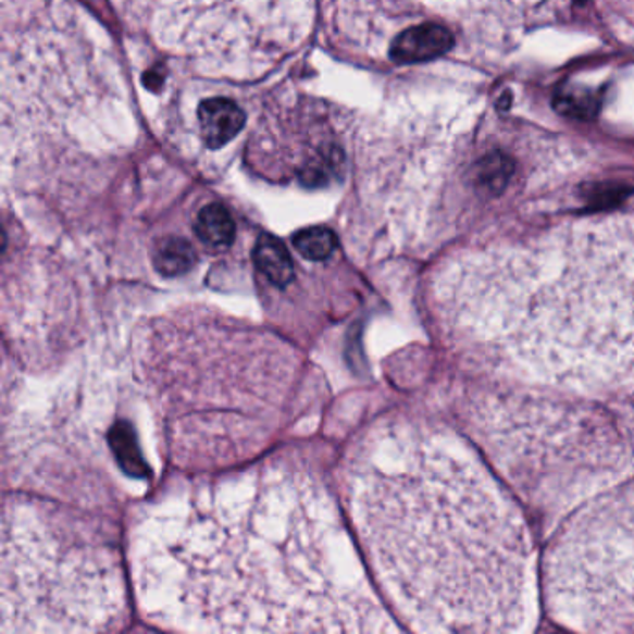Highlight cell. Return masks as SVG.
Listing matches in <instances>:
<instances>
[{
    "label": "cell",
    "instance_id": "cell-1",
    "mask_svg": "<svg viewBox=\"0 0 634 634\" xmlns=\"http://www.w3.org/2000/svg\"><path fill=\"white\" fill-rule=\"evenodd\" d=\"M133 583L151 622L196 633L397 631L314 474L263 463L146 508Z\"/></svg>",
    "mask_w": 634,
    "mask_h": 634
},
{
    "label": "cell",
    "instance_id": "cell-2",
    "mask_svg": "<svg viewBox=\"0 0 634 634\" xmlns=\"http://www.w3.org/2000/svg\"><path fill=\"white\" fill-rule=\"evenodd\" d=\"M359 544L385 597L423 633H513L531 622L525 521L461 442L395 421L340 473Z\"/></svg>",
    "mask_w": 634,
    "mask_h": 634
},
{
    "label": "cell",
    "instance_id": "cell-3",
    "mask_svg": "<svg viewBox=\"0 0 634 634\" xmlns=\"http://www.w3.org/2000/svg\"><path fill=\"white\" fill-rule=\"evenodd\" d=\"M443 337L499 378L634 389V222L471 251L432 283Z\"/></svg>",
    "mask_w": 634,
    "mask_h": 634
},
{
    "label": "cell",
    "instance_id": "cell-4",
    "mask_svg": "<svg viewBox=\"0 0 634 634\" xmlns=\"http://www.w3.org/2000/svg\"><path fill=\"white\" fill-rule=\"evenodd\" d=\"M136 374L170 460L229 468L282 426L300 358L256 327L209 311H175L141 327Z\"/></svg>",
    "mask_w": 634,
    "mask_h": 634
},
{
    "label": "cell",
    "instance_id": "cell-5",
    "mask_svg": "<svg viewBox=\"0 0 634 634\" xmlns=\"http://www.w3.org/2000/svg\"><path fill=\"white\" fill-rule=\"evenodd\" d=\"M0 633H103L127 622L122 565L49 508L7 502Z\"/></svg>",
    "mask_w": 634,
    "mask_h": 634
},
{
    "label": "cell",
    "instance_id": "cell-6",
    "mask_svg": "<svg viewBox=\"0 0 634 634\" xmlns=\"http://www.w3.org/2000/svg\"><path fill=\"white\" fill-rule=\"evenodd\" d=\"M471 428L507 481L539 507H568L633 468L596 411L557 398L497 393L474 403Z\"/></svg>",
    "mask_w": 634,
    "mask_h": 634
},
{
    "label": "cell",
    "instance_id": "cell-7",
    "mask_svg": "<svg viewBox=\"0 0 634 634\" xmlns=\"http://www.w3.org/2000/svg\"><path fill=\"white\" fill-rule=\"evenodd\" d=\"M545 597L557 622L634 633V482L589 500L552 539Z\"/></svg>",
    "mask_w": 634,
    "mask_h": 634
},
{
    "label": "cell",
    "instance_id": "cell-8",
    "mask_svg": "<svg viewBox=\"0 0 634 634\" xmlns=\"http://www.w3.org/2000/svg\"><path fill=\"white\" fill-rule=\"evenodd\" d=\"M452 46L455 38L449 28L436 23H424L398 34L393 41L391 58L397 64H419L443 57Z\"/></svg>",
    "mask_w": 634,
    "mask_h": 634
},
{
    "label": "cell",
    "instance_id": "cell-9",
    "mask_svg": "<svg viewBox=\"0 0 634 634\" xmlns=\"http://www.w3.org/2000/svg\"><path fill=\"white\" fill-rule=\"evenodd\" d=\"M199 128L207 148L227 146L246 125V114L235 101L227 97H212L199 104Z\"/></svg>",
    "mask_w": 634,
    "mask_h": 634
},
{
    "label": "cell",
    "instance_id": "cell-10",
    "mask_svg": "<svg viewBox=\"0 0 634 634\" xmlns=\"http://www.w3.org/2000/svg\"><path fill=\"white\" fill-rule=\"evenodd\" d=\"M257 269L277 287H285L295 277V263L285 244L272 235L259 237L253 250Z\"/></svg>",
    "mask_w": 634,
    "mask_h": 634
},
{
    "label": "cell",
    "instance_id": "cell-11",
    "mask_svg": "<svg viewBox=\"0 0 634 634\" xmlns=\"http://www.w3.org/2000/svg\"><path fill=\"white\" fill-rule=\"evenodd\" d=\"M194 229H196L199 240L214 250L227 248L237 235L235 220L231 216V212L220 203L203 207L199 211Z\"/></svg>",
    "mask_w": 634,
    "mask_h": 634
},
{
    "label": "cell",
    "instance_id": "cell-12",
    "mask_svg": "<svg viewBox=\"0 0 634 634\" xmlns=\"http://www.w3.org/2000/svg\"><path fill=\"white\" fill-rule=\"evenodd\" d=\"M196 263L192 244L179 237H167L154 246L153 264L161 276L177 277L186 274Z\"/></svg>",
    "mask_w": 634,
    "mask_h": 634
},
{
    "label": "cell",
    "instance_id": "cell-13",
    "mask_svg": "<svg viewBox=\"0 0 634 634\" xmlns=\"http://www.w3.org/2000/svg\"><path fill=\"white\" fill-rule=\"evenodd\" d=\"M512 173L513 162L510 157L505 153H492L484 157V161L474 170V181L482 192L495 196L502 192Z\"/></svg>",
    "mask_w": 634,
    "mask_h": 634
},
{
    "label": "cell",
    "instance_id": "cell-14",
    "mask_svg": "<svg viewBox=\"0 0 634 634\" xmlns=\"http://www.w3.org/2000/svg\"><path fill=\"white\" fill-rule=\"evenodd\" d=\"M293 244L303 259L326 261L337 248V237L334 231L316 225V227L298 231L293 238Z\"/></svg>",
    "mask_w": 634,
    "mask_h": 634
},
{
    "label": "cell",
    "instance_id": "cell-15",
    "mask_svg": "<svg viewBox=\"0 0 634 634\" xmlns=\"http://www.w3.org/2000/svg\"><path fill=\"white\" fill-rule=\"evenodd\" d=\"M599 94L589 90H562L558 91L557 99H555V107L558 112H562L570 117H579V120H589L597 114L599 110Z\"/></svg>",
    "mask_w": 634,
    "mask_h": 634
},
{
    "label": "cell",
    "instance_id": "cell-16",
    "mask_svg": "<svg viewBox=\"0 0 634 634\" xmlns=\"http://www.w3.org/2000/svg\"><path fill=\"white\" fill-rule=\"evenodd\" d=\"M576 4H583L584 0H575Z\"/></svg>",
    "mask_w": 634,
    "mask_h": 634
}]
</instances>
